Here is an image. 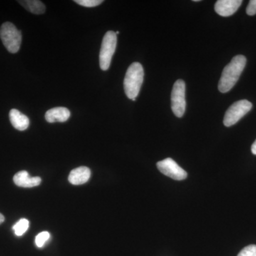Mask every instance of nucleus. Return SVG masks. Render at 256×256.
<instances>
[{
	"label": "nucleus",
	"mask_w": 256,
	"mask_h": 256,
	"mask_svg": "<svg viewBox=\"0 0 256 256\" xmlns=\"http://www.w3.org/2000/svg\"><path fill=\"white\" fill-rule=\"evenodd\" d=\"M50 238V234L48 232H43L36 236L35 242L37 247L42 248L44 246L47 240Z\"/></svg>",
	"instance_id": "2eb2a0df"
},
{
	"label": "nucleus",
	"mask_w": 256,
	"mask_h": 256,
	"mask_svg": "<svg viewBox=\"0 0 256 256\" xmlns=\"http://www.w3.org/2000/svg\"><path fill=\"white\" fill-rule=\"evenodd\" d=\"M30 222L26 218H22L12 227L14 234L18 236H22L28 230Z\"/></svg>",
	"instance_id": "4468645a"
},
{
	"label": "nucleus",
	"mask_w": 256,
	"mask_h": 256,
	"mask_svg": "<svg viewBox=\"0 0 256 256\" xmlns=\"http://www.w3.org/2000/svg\"><path fill=\"white\" fill-rule=\"evenodd\" d=\"M246 13L249 16L256 14V0H250L246 8Z\"/></svg>",
	"instance_id": "a211bd4d"
},
{
	"label": "nucleus",
	"mask_w": 256,
	"mask_h": 256,
	"mask_svg": "<svg viewBox=\"0 0 256 256\" xmlns=\"http://www.w3.org/2000/svg\"><path fill=\"white\" fill-rule=\"evenodd\" d=\"M252 105L250 101L240 100L234 102L226 112L224 118V126L230 127L238 122L250 110Z\"/></svg>",
	"instance_id": "39448f33"
},
{
	"label": "nucleus",
	"mask_w": 256,
	"mask_h": 256,
	"mask_svg": "<svg viewBox=\"0 0 256 256\" xmlns=\"http://www.w3.org/2000/svg\"><path fill=\"white\" fill-rule=\"evenodd\" d=\"M116 46H117V35L116 32L112 31L106 32L102 40L100 55H99L100 67L102 70H107L110 67L112 56L116 52Z\"/></svg>",
	"instance_id": "20e7f679"
},
{
	"label": "nucleus",
	"mask_w": 256,
	"mask_h": 256,
	"mask_svg": "<svg viewBox=\"0 0 256 256\" xmlns=\"http://www.w3.org/2000/svg\"><path fill=\"white\" fill-rule=\"evenodd\" d=\"M242 3V0H218L215 4V12L220 16H232L238 10Z\"/></svg>",
	"instance_id": "6e6552de"
},
{
	"label": "nucleus",
	"mask_w": 256,
	"mask_h": 256,
	"mask_svg": "<svg viewBox=\"0 0 256 256\" xmlns=\"http://www.w3.org/2000/svg\"><path fill=\"white\" fill-rule=\"evenodd\" d=\"M186 85L183 80H176L173 86L171 95L172 110L176 117L182 118L186 110L185 98Z\"/></svg>",
	"instance_id": "423d86ee"
},
{
	"label": "nucleus",
	"mask_w": 256,
	"mask_h": 256,
	"mask_svg": "<svg viewBox=\"0 0 256 256\" xmlns=\"http://www.w3.org/2000/svg\"><path fill=\"white\" fill-rule=\"evenodd\" d=\"M13 180L16 186L24 188H32L38 186L42 182V178L40 176L31 178L26 171H21L16 173Z\"/></svg>",
	"instance_id": "1a4fd4ad"
},
{
	"label": "nucleus",
	"mask_w": 256,
	"mask_h": 256,
	"mask_svg": "<svg viewBox=\"0 0 256 256\" xmlns=\"http://www.w3.org/2000/svg\"><path fill=\"white\" fill-rule=\"evenodd\" d=\"M237 256H256V245H250L244 248Z\"/></svg>",
	"instance_id": "f3484780"
},
{
	"label": "nucleus",
	"mask_w": 256,
	"mask_h": 256,
	"mask_svg": "<svg viewBox=\"0 0 256 256\" xmlns=\"http://www.w3.org/2000/svg\"><path fill=\"white\" fill-rule=\"evenodd\" d=\"M75 2L86 8H94L104 2L102 0H75Z\"/></svg>",
	"instance_id": "dca6fc26"
},
{
	"label": "nucleus",
	"mask_w": 256,
	"mask_h": 256,
	"mask_svg": "<svg viewBox=\"0 0 256 256\" xmlns=\"http://www.w3.org/2000/svg\"><path fill=\"white\" fill-rule=\"evenodd\" d=\"M252 154H255V156H256V140L255 142H254V144H252Z\"/></svg>",
	"instance_id": "6ab92c4d"
},
{
	"label": "nucleus",
	"mask_w": 256,
	"mask_h": 256,
	"mask_svg": "<svg viewBox=\"0 0 256 256\" xmlns=\"http://www.w3.org/2000/svg\"><path fill=\"white\" fill-rule=\"evenodd\" d=\"M246 64V58L244 56H236L228 65L226 66L220 82L218 90L222 94L228 92L238 82L242 70Z\"/></svg>",
	"instance_id": "f257e3e1"
},
{
	"label": "nucleus",
	"mask_w": 256,
	"mask_h": 256,
	"mask_svg": "<svg viewBox=\"0 0 256 256\" xmlns=\"http://www.w3.org/2000/svg\"><path fill=\"white\" fill-rule=\"evenodd\" d=\"M10 120L13 127L18 130H25L30 126V119L28 116L22 114L16 109H12L10 110Z\"/></svg>",
	"instance_id": "f8f14e48"
},
{
	"label": "nucleus",
	"mask_w": 256,
	"mask_h": 256,
	"mask_svg": "<svg viewBox=\"0 0 256 256\" xmlns=\"http://www.w3.org/2000/svg\"><path fill=\"white\" fill-rule=\"evenodd\" d=\"M90 170L86 166H80L70 172L68 176L69 182L74 185H82L86 183L90 178Z\"/></svg>",
	"instance_id": "9b49d317"
},
{
	"label": "nucleus",
	"mask_w": 256,
	"mask_h": 256,
	"mask_svg": "<svg viewBox=\"0 0 256 256\" xmlns=\"http://www.w3.org/2000/svg\"><path fill=\"white\" fill-rule=\"evenodd\" d=\"M156 166L163 174L166 175L173 180L181 181V180H185L188 178L186 172L184 170L181 166H178V163L172 158H166V159L158 162L156 163Z\"/></svg>",
	"instance_id": "0eeeda50"
},
{
	"label": "nucleus",
	"mask_w": 256,
	"mask_h": 256,
	"mask_svg": "<svg viewBox=\"0 0 256 256\" xmlns=\"http://www.w3.org/2000/svg\"><path fill=\"white\" fill-rule=\"evenodd\" d=\"M143 79L144 70L142 66L138 62H134L128 68L124 79V92L128 98L136 100V98L140 92Z\"/></svg>",
	"instance_id": "f03ea898"
},
{
	"label": "nucleus",
	"mask_w": 256,
	"mask_h": 256,
	"mask_svg": "<svg viewBox=\"0 0 256 256\" xmlns=\"http://www.w3.org/2000/svg\"><path fill=\"white\" fill-rule=\"evenodd\" d=\"M4 222V216L2 214H0V224H2L3 223V222Z\"/></svg>",
	"instance_id": "aec40b11"
},
{
	"label": "nucleus",
	"mask_w": 256,
	"mask_h": 256,
	"mask_svg": "<svg viewBox=\"0 0 256 256\" xmlns=\"http://www.w3.org/2000/svg\"><path fill=\"white\" fill-rule=\"evenodd\" d=\"M70 112L68 109L64 107L54 108L50 109L45 114V119L48 122H64L70 118Z\"/></svg>",
	"instance_id": "9d476101"
},
{
	"label": "nucleus",
	"mask_w": 256,
	"mask_h": 256,
	"mask_svg": "<svg viewBox=\"0 0 256 256\" xmlns=\"http://www.w3.org/2000/svg\"><path fill=\"white\" fill-rule=\"evenodd\" d=\"M18 2L32 14H44L46 10L45 5L42 2L38 0H25V1H18Z\"/></svg>",
	"instance_id": "ddd939ff"
},
{
	"label": "nucleus",
	"mask_w": 256,
	"mask_h": 256,
	"mask_svg": "<svg viewBox=\"0 0 256 256\" xmlns=\"http://www.w3.org/2000/svg\"><path fill=\"white\" fill-rule=\"evenodd\" d=\"M0 38L8 52L15 54L20 50L22 43V33L11 22L3 24L0 28Z\"/></svg>",
	"instance_id": "7ed1b4c3"
}]
</instances>
